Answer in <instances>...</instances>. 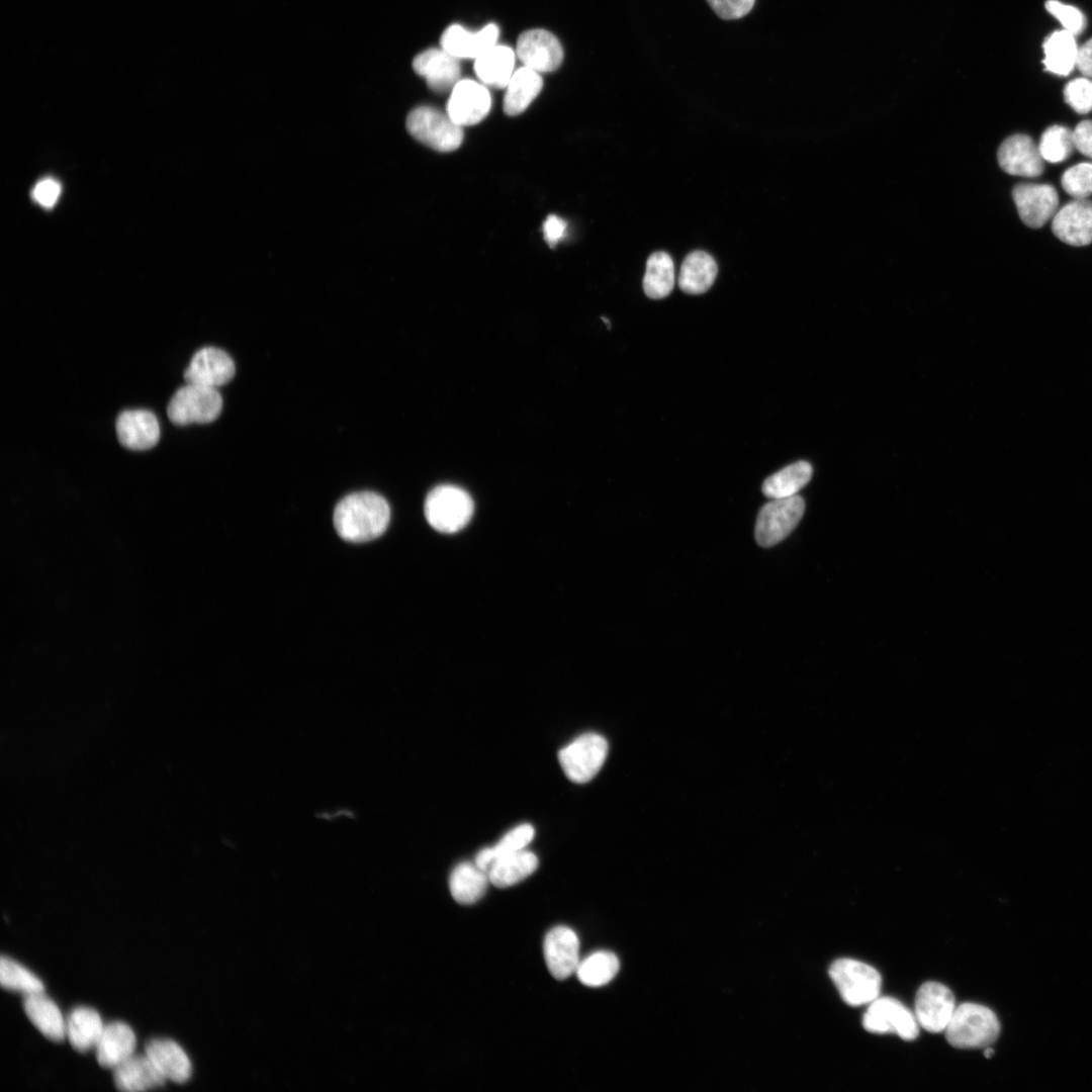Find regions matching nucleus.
I'll return each mask as SVG.
<instances>
[{"mask_svg":"<svg viewBox=\"0 0 1092 1092\" xmlns=\"http://www.w3.org/2000/svg\"><path fill=\"white\" fill-rule=\"evenodd\" d=\"M390 520L386 499L372 491L353 492L336 506L333 516L338 535L349 542H367L382 535Z\"/></svg>","mask_w":1092,"mask_h":1092,"instance_id":"obj_1","label":"nucleus"},{"mask_svg":"<svg viewBox=\"0 0 1092 1092\" xmlns=\"http://www.w3.org/2000/svg\"><path fill=\"white\" fill-rule=\"evenodd\" d=\"M944 1031L948 1043L957 1049H981L998 1038L1000 1023L988 1007L967 1002L956 1007Z\"/></svg>","mask_w":1092,"mask_h":1092,"instance_id":"obj_2","label":"nucleus"},{"mask_svg":"<svg viewBox=\"0 0 1092 1092\" xmlns=\"http://www.w3.org/2000/svg\"><path fill=\"white\" fill-rule=\"evenodd\" d=\"M474 505L467 491L452 484L434 487L427 495L424 512L428 523L442 533H455L470 521Z\"/></svg>","mask_w":1092,"mask_h":1092,"instance_id":"obj_3","label":"nucleus"},{"mask_svg":"<svg viewBox=\"0 0 1092 1092\" xmlns=\"http://www.w3.org/2000/svg\"><path fill=\"white\" fill-rule=\"evenodd\" d=\"M405 126L413 138L438 152L455 151L464 136L462 126L447 112L428 105L414 108L406 116Z\"/></svg>","mask_w":1092,"mask_h":1092,"instance_id":"obj_4","label":"nucleus"},{"mask_svg":"<svg viewBox=\"0 0 1092 1092\" xmlns=\"http://www.w3.org/2000/svg\"><path fill=\"white\" fill-rule=\"evenodd\" d=\"M828 974L842 1000L850 1006L870 1004L880 995L882 977L870 965L839 959L831 964Z\"/></svg>","mask_w":1092,"mask_h":1092,"instance_id":"obj_5","label":"nucleus"},{"mask_svg":"<svg viewBox=\"0 0 1092 1092\" xmlns=\"http://www.w3.org/2000/svg\"><path fill=\"white\" fill-rule=\"evenodd\" d=\"M222 408V398L216 388L187 383L172 396L167 414L179 426L214 421Z\"/></svg>","mask_w":1092,"mask_h":1092,"instance_id":"obj_6","label":"nucleus"},{"mask_svg":"<svg viewBox=\"0 0 1092 1092\" xmlns=\"http://www.w3.org/2000/svg\"><path fill=\"white\" fill-rule=\"evenodd\" d=\"M608 748V742L602 735L585 733L559 750V764L571 782L584 784L603 766Z\"/></svg>","mask_w":1092,"mask_h":1092,"instance_id":"obj_7","label":"nucleus"},{"mask_svg":"<svg viewBox=\"0 0 1092 1092\" xmlns=\"http://www.w3.org/2000/svg\"><path fill=\"white\" fill-rule=\"evenodd\" d=\"M805 511L800 495L775 498L759 511L755 524V539L762 547H770L784 540L798 525Z\"/></svg>","mask_w":1092,"mask_h":1092,"instance_id":"obj_8","label":"nucleus"},{"mask_svg":"<svg viewBox=\"0 0 1092 1092\" xmlns=\"http://www.w3.org/2000/svg\"><path fill=\"white\" fill-rule=\"evenodd\" d=\"M862 1026L869 1032L895 1033L904 1040H913L919 1033L915 1014L891 997H878L870 1003L862 1017Z\"/></svg>","mask_w":1092,"mask_h":1092,"instance_id":"obj_9","label":"nucleus"},{"mask_svg":"<svg viewBox=\"0 0 1092 1092\" xmlns=\"http://www.w3.org/2000/svg\"><path fill=\"white\" fill-rule=\"evenodd\" d=\"M956 1007L953 994L946 986L926 982L916 993L914 1014L922 1028L938 1033L945 1030Z\"/></svg>","mask_w":1092,"mask_h":1092,"instance_id":"obj_10","label":"nucleus"},{"mask_svg":"<svg viewBox=\"0 0 1092 1092\" xmlns=\"http://www.w3.org/2000/svg\"><path fill=\"white\" fill-rule=\"evenodd\" d=\"M1012 197L1021 220L1032 229L1041 228L1058 211V192L1050 184H1017L1012 190Z\"/></svg>","mask_w":1092,"mask_h":1092,"instance_id":"obj_11","label":"nucleus"},{"mask_svg":"<svg viewBox=\"0 0 1092 1092\" xmlns=\"http://www.w3.org/2000/svg\"><path fill=\"white\" fill-rule=\"evenodd\" d=\"M491 107L490 93L484 84L462 79L450 91L447 113L460 126L480 122Z\"/></svg>","mask_w":1092,"mask_h":1092,"instance_id":"obj_12","label":"nucleus"},{"mask_svg":"<svg viewBox=\"0 0 1092 1092\" xmlns=\"http://www.w3.org/2000/svg\"><path fill=\"white\" fill-rule=\"evenodd\" d=\"M516 52L526 67L538 73L556 70L563 59L559 40L541 28L524 31L518 38Z\"/></svg>","mask_w":1092,"mask_h":1092,"instance_id":"obj_13","label":"nucleus"},{"mask_svg":"<svg viewBox=\"0 0 1092 1092\" xmlns=\"http://www.w3.org/2000/svg\"><path fill=\"white\" fill-rule=\"evenodd\" d=\"M543 951L549 973L556 980H565L576 972L579 960V939L571 928L559 925L545 935Z\"/></svg>","mask_w":1092,"mask_h":1092,"instance_id":"obj_14","label":"nucleus"},{"mask_svg":"<svg viewBox=\"0 0 1092 1092\" xmlns=\"http://www.w3.org/2000/svg\"><path fill=\"white\" fill-rule=\"evenodd\" d=\"M235 371V363L226 352L205 347L193 355L184 372V379L187 383L217 388L228 383Z\"/></svg>","mask_w":1092,"mask_h":1092,"instance_id":"obj_15","label":"nucleus"},{"mask_svg":"<svg viewBox=\"0 0 1092 1092\" xmlns=\"http://www.w3.org/2000/svg\"><path fill=\"white\" fill-rule=\"evenodd\" d=\"M997 157L1002 170L1010 175L1037 177L1044 169L1038 146L1027 134L1016 133L1007 138L1001 144Z\"/></svg>","mask_w":1092,"mask_h":1092,"instance_id":"obj_16","label":"nucleus"},{"mask_svg":"<svg viewBox=\"0 0 1092 1092\" xmlns=\"http://www.w3.org/2000/svg\"><path fill=\"white\" fill-rule=\"evenodd\" d=\"M1052 230L1064 243L1082 247L1092 243V201L1080 198L1065 204L1053 217Z\"/></svg>","mask_w":1092,"mask_h":1092,"instance_id":"obj_17","label":"nucleus"},{"mask_svg":"<svg viewBox=\"0 0 1092 1092\" xmlns=\"http://www.w3.org/2000/svg\"><path fill=\"white\" fill-rule=\"evenodd\" d=\"M414 70L423 76L428 86L437 93L451 91L460 80L458 59L441 49H429L413 61Z\"/></svg>","mask_w":1092,"mask_h":1092,"instance_id":"obj_18","label":"nucleus"},{"mask_svg":"<svg viewBox=\"0 0 1092 1092\" xmlns=\"http://www.w3.org/2000/svg\"><path fill=\"white\" fill-rule=\"evenodd\" d=\"M498 27L489 23L476 32L461 25H450L441 36V48L456 59H477L496 44Z\"/></svg>","mask_w":1092,"mask_h":1092,"instance_id":"obj_19","label":"nucleus"},{"mask_svg":"<svg viewBox=\"0 0 1092 1092\" xmlns=\"http://www.w3.org/2000/svg\"><path fill=\"white\" fill-rule=\"evenodd\" d=\"M115 427L119 442L131 450L150 449L160 438L158 420L150 411H124L117 417Z\"/></svg>","mask_w":1092,"mask_h":1092,"instance_id":"obj_20","label":"nucleus"},{"mask_svg":"<svg viewBox=\"0 0 1092 1092\" xmlns=\"http://www.w3.org/2000/svg\"><path fill=\"white\" fill-rule=\"evenodd\" d=\"M136 1039L133 1030L124 1022L104 1025L96 1044V1059L105 1069H115L133 1055Z\"/></svg>","mask_w":1092,"mask_h":1092,"instance_id":"obj_21","label":"nucleus"},{"mask_svg":"<svg viewBox=\"0 0 1092 1092\" xmlns=\"http://www.w3.org/2000/svg\"><path fill=\"white\" fill-rule=\"evenodd\" d=\"M145 1054L158 1071L167 1079L178 1084L189 1080L192 1066L183 1049L174 1040L155 1038L147 1042Z\"/></svg>","mask_w":1092,"mask_h":1092,"instance_id":"obj_22","label":"nucleus"},{"mask_svg":"<svg viewBox=\"0 0 1092 1092\" xmlns=\"http://www.w3.org/2000/svg\"><path fill=\"white\" fill-rule=\"evenodd\" d=\"M166 1080L146 1054L132 1055L113 1069V1081L119 1091H146L164 1086Z\"/></svg>","mask_w":1092,"mask_h":1092,"instance_id":"obj_23","label":"nucleus"},{"mask_svg":"<svg viewBox=\"0 0 1092 1092\" xmlns=\"http://www.w3.org/2000/svg\"><path fill=\"white\" fill-rule=\"evenodd\" d=\"M23 1010L30 1022L53 1041H63L67 1036L65 1019L56 1005L43 992L24 995Z\"/></svg>","mask_w":1092,"mask_h":1092,"instance_id":"obj_24","label":"nucleus"},{"mask_svg":"<svg viewBox=\"0 0 1092 1092\" xmlns=\"http://www.w3.org/2000/svg\"><path fill=\"white\" fill-rule=\"evenodd\" d=\"M514 51L496 43L475 59L474 71L482 84L503 89L514 74Z\"/></svg>","mask_w":1092,"mask_h":1092,"instance_id":"obj_25","label":"nucleus"},{"mask_svg":"<svg viewBox=\"0 0 1092 1092\" xmlns=\"http://www.w3.org/2000/svg\"><path fill=\"white\" fill-rule=\"evenodd\" d=\"M543 80L540 73L526 66L512 75L504 98V111L510 116L521 114L540 93Z\"/></svg>","mask_w":1092,"mask_h":1092,"instance_id":"obj_26","label":"nucleus"},{"mask_svg":"<svg viewBox=\"0 0 1092 1092\" xmlns=\"http://www.w3.org/2000/svg\"><path fill=\"white\" fill-rule=\"evenodd\" d=\"M538 863L536 854L526 849L504 855L489 867V881L497 888L514 886L531 876Z\"/></svg>","mask_w":1092,"mask_h":1092,"instance_id":"obj_27","label":"nucleus"},{"mask_svg":"<svg viewBox=\"0 0 1092 1092\" xmlns=\"http://www.w3.org/2000/svg\"><path fill=\"white\" fill-rule=\"evenodd\" d=\"M717 272V263L710 254L694 251L685 258L681 264L678 285L684 292L689 294L704 293L714 283Z\"/></svg>","mask_w":1092,"mask_h":1092,"instance_id":"obj_28","label":"nucleus"},{"mask_svg":"<svg viewBox=\"0 0 1092 1092\" xmlns=\"http://www.w3.org/2000/svg\"><path fill=\"white\" fill-rule=\"evenodd\" d=\"M489 882L486 871L475 862L463 861L453 869L449 878V889L457 903L469 905L484 895Z\"/></svg>","mask_w":1092,"mask_h":1092,"instance_id":"obj_29","label":"nucleus"},{"mask_svg":"<svg viewBox=\"0 0 1092 1092\" xmlns=\"http://www.w3.org/2000/svg\"><path fill=\"white\" fill-rule=\"evenodd\" d=\"M103 1028L99 1013L90 1007L74 1008L66 1021L67 1037L80 1053L96 1046Z\"/></svg>","mask_w":1092,"mask_h":1092,"instance_id":"obj_30","label":"nucleus"},{"mask_svg":"<svg viewBox=\"0 0 1092 1092\" xmlns=\"http://www.w3.org/2000/svg\"><path fill=\"white\" fill-rule=\"evenodd\" d=\"M1044 70L1068 76L1076 67L1078 46L1075 35L1066 29L1052 32L1043 42Z\"/></svg>","mask_w":1092,"mask_h":1092,"instance_id":"obj_31","label":"nucleus"},{"mask_svg":"<svg viewBox=\"0 0 1092 1092\" xmlns=\"http://www.w3.org/2000/svg\"><path fill=\"white\" fill-rule=\"evenodd\" d=\"M812 474L813 468L809 462L798 461L768 476L761 489L771 499L791 497L810 481Z\"/></svg>","mask_w":1092,"mask_h":1092,"instance_id":"obj_32","label":"nucleus"},{"mask_svg":"<svg viewBox=\"0 0 1092 1092\" xmlns=\"http://www.w3.org/2000/svg\"><path fill=\"white\" fill-rule=\"evenodd\" d=\"M673 285L674 265L671 257L665 252L651 254L647 259L643 277L645 294L652 299L664 298L671 292Z\"/></svg>","mask_w":1092,"mask_h":1092,"instance_id":"obj_33","label":"nucleus"},{"mask_svg":"<svg viewBox=\"0 0 1092 1092\" xmlns=\"http://www.w3.org/2000/svg\"><path fill=\"white\" fill-rule=\"evenodd\" d=\"M619 968L620 963L616 954L600 950L580 961L575 973L583 985L601 987L613 980Z\"/></svg>","mask_w":1092,"mask_h":1092,"instance_id":"obj_34","label":"nucleus"},{"mask_svg":"<svg viewBox=\"0 0 1092 1092\" xmlns=\"http://www.w3.org/2000/svg\"><path fill=\"white\" fill-rule=\"evenodd\" d=\"M535 829L531 824L516 826L493 846L481 849L475 857V863L482 870L488 871L491 863L504 855L525 849L532 841Z\"/></svg>","mask_w":1092,"mask_h":1092,"instance_id":"obj_35","label":"nucleus"},{"mask_svg":"<svg viewBox=\"0 0 1092 1092\" xmlns=\"http://www.w3.org/2000/svg\"><path fill=\"white\" fill-rule=\"evenodd\" d=\"M0 984L3 989L24 995L44 992L42 982L35 975L5 956L0 960Z\"/></svg>","mask_w":1092,"mask_h":1092,"instance_id":"obj_36","label":"nucleus"},{"mask_svg":"<svg viewBox=\"0 0 1092 1092\" xmlns=\"http://www.w3.org/2000/svg\"><path fill=\"white\" fill-rule=\"evenodd\" d=\"M1075 149L1073 130L1063 125H1052L1041 134L1038 150L1043 159L1050 163H1061L1067 160Z\"/></svg>","mask_w":1092,"mask_h":1092,"instance_id":"obj_37","label":"nucleus"},{"mask_svg":"<svg viewBox=\"0 0 1092 1092\" xmlns=\"http://www.w3.org/2000/svg\"><path fill=\"white\" fill-rule=\"evenodd\" d=\"M1062 187L1074 198L1092 195V163H1080L1067 169L1061 178Z\"/></svg>","mask_w":1092,"mask_h":1092,"instance_id":"obj_38","label":"nucleus"},{"mask_svg":"<svg viewBox=\"0 0 1092 1092\" xmlns=\"http://www.w3.org/2000/svg\"><path fill=\"white\" fill-rule=\"evenodd\" d=\"M1066 103L1077 113L1086 114L1092 110V80L1086 77L1071 80L1064 88Z\"/></svg>","mask_w":1092,"mask_h":1092,"instance_id":"obj_39","label":"nucleus"},{"mask_svg":"<svg viewBox=\"0 0 1092 1092\" xmlns=\"http://www.w3.org/2000/svg\"><path fill=\"white\" fill-rule=\"evenodd\" d=\"M1045 9L1062 23L1064 29L1075 36L1082 33L1086 28V17L1083 12L1075 6L1064 4L1057 0H1048L1045 2Z\"/></svg>","mask_w":1092,"mask_h":1092,"instance_id":"obj_40","label":"nucleus"},{"mask_svg":"<svg viewBox=\"0 0 1092 1092\" xmlns=\"http://www.w3.org/2000/svg\"><path fill=\"white\" fill-rule=\"evenodd\" d=\"M707 2L720 18L732 20L749 13L755 0H707Z\"/></svg>","mask_w":1092,"mask_h":1092,"instance_id":"obj_41","label":"nucleus"},{"mask_svg":"<svg viewBox=\"0 0 1092 1092\" xmlns=\"http://www.w3.org/2000/svg\"><path fill=\"white\" fill-rule=\"evenodd\" d=\"M61 186L58 181L46 178L37 182L32 190V198L43 207H52L58 200Z\"/></svg>","mask_w":1092,"mask_h":1092,"instance_id":"obj_42","label":"nucleus"},{"mask_svg":"<svg viewBox=\"0 0 1092 1092\" xmlns=\"http://www.w3.org/2000/svg\"><path fill=\"white\" fill-rule=\"evenodd\" d=\"M1074 145L1082 155L1092 158V120H1083L1073 130Z\"/></svg>","mask_w":1092,"mask_h":1092,"instance_id":"obj_43","label":"nucleus"},{"mask_svg":"<svg viewBox=\"0 0 1092 1092\" xmlns=\"http://www.w3.org/2000/svg\"><path fill=\"white\" fill-rule=\"evenodd\" d=\"M566 222L556 215H549L543 223V235L550 247H553L564 236Z\"/></svg>","mask_w":1092,"mask_h":1092,"instance_id":"obj_44","label":"nucleus"},{"mask_svg":"<svg viewBox=\"0 0 1092 1092\" xmlns=\"http://www.w3.org/2000/svg\"><path fill=\"white\" fill-rule=\"evenodd\" d=\"M1076 67L1083 77L1092 79V38L1078 49Z\"/></svg>","mask_w":1092,"mask_h":1092,"instance_id":"obj_45","label":"nucleus"},{"mask_svg":"<svg viewBox=\"0 0 1092 1092\" xmlns=\"http://www.w3.org/2000/svg\"><path fill=\"white\" fill-rule=\"evenodd\" d=\"M993 1055H994V1051H993V1049H991V1048L987 1046V1048H986V1050H985V1052H984V1056H985V1057H986L987 1059H989V1058H991V1057H992Z\"/></svg>","mask_w":1092,"mask_h":1092,"instance_id":"obj_46","label":"nucleus"},{"mask_svg":"<svg viewBox=\"0 0 1092 1092\" xmlns=\"http://www.w3.org/2000/svg\"><path fill=\"white\" fill-rule=\"evenodd\" d=\"M602 320H603V321L605 322V324H606V325L608 326V328H610V322H609V320H608V318H606V317H602Z\"/></svg>","mask_w":1092,"mask_h":1092,"instance_id":"obj_47","label":"nucleus"}]
</instances>
